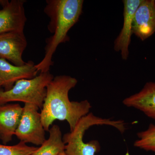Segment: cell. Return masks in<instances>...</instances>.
<instances>
[{"label":"cell","instance_id":"1","mask_svg":"<svg viewBox=\"0 0 155 155\" xmlns=\"http://www.w3.org/2000/svg\"><path fill=\"white\" fill-rule=\"evenodd\" d=\"M77 82L75 78L60 75L54 77L48 84L41 112L45 131H49L50 126L57 120L67 121L70 131H72L80 119L89 113L91 106L87 100L78 102L69 99V91Z\"/></svg>","mask_w":155,"mask_h":155},{"label":"cell","instance_id":"2","mask_svg":"<svg viewBox=\"0 0 155 155\" xmlns=\"http://www.w3.org/2000/svg\"><path fill=\"white\" fill-rule=\"evenodd\" d=\"M83 0H47L45 14L49 17L48 30L52 35L46 41L44 58L35 67L40 73L49 71L53 66V55L61 44L69 41L67 35L79 19L82 13Z\"/></svg>","mask_w":155,"mask_h":155},{"label":"cell","instance_id":"3","mask_svg":"<svg viewBox=\"0 0 155 155\" xmlns=\"http://www.w3.org/2000/svg\"><path fill=\"white\" fill-rule=\"evenodd\" d=\"M126 125L124 120L104 119L95 116L93 113H89L80 119L74 130L63 136L65 152L68 155H95L101 150L98 141L92 140L88 143L84 141V133L89 128L96 125H110L123 134L126 130Z\"/></svg>","mask_w":155,"mask_h":155},{"label":"cell","instance_id":"4","mask_svg":"<svg viewBox=\"0 0 155 155\" xmlns=\"http://www.w3.org/2000/svg\"><path fill=\"white\" fill-rule=\"evenodd\" d=\"M49 71L40 73L31 79H21L7 91L0 90V104L21 102L42 108L46 95L47 87L54 78Z\"/></svg>","mask_w":155,"mask_h":155},{"label":"cell","instance_id":"5","mask_svg":"<svg viewBox=\"0 0 155 155\" xmlns=\"http://www.w3.org/2000/svg\"><path fill=\"white\" fill-rule=\"evenodd\" d=\"M38 107L25 104L15 135L20 142L41 145L46 140L45 130Z\"/></svg>","mask_w":155,"mask_h":155},{"label":"cell","instance_id":"6","mask_svg":"<svg viewBox=\"0 0 155 155\" xmlns=\"http://www.w3.org/2000/svg\"><path fill=\"white\" fill-rule=\"evenodd\" d=\"M24 0H12L4 2L0 10V34L10 32H24L27 18Z\"/></svg>","mask_w":155,"mask_h":155},{"label":"cell","instance_id":"7","mask_svg":"<svg viewBox=\"0 0 155 155\" xmlns=\"http://www.w3.org/2000/svg\"><path fill=\"white\" fill-rule=\"evenodd\" d=\"M27 45L24 32H10L0 34V58L10 61L14 65L25 64L22 54Z\"/></svg>","mask_w":155,"mask_h":155},{"label":"cell","instance_id":"8","mask_svg":"<svg viewBox=\"0 0 155 155\" xmlns=\"http://www.w3.org/2000/svg\"><path fill=\"white\" fill-rule=\"evenodd\" d=\"M132 32L142 41L155 33V0H143L134 14Z\"/></svg>","mask_w":155,"mask_h":155},{"label":"cell","instance_id":"9","mask_svg":"<svg viewBox=\"0 0 155 155\" xmlns=\"http://www.w3.org/2000/svg\"><path fill=\"white\" fill-rule=\"evenodd\" d=\"M143 0H124L123 24L119 35L114 42V48L120 52L123 60H127L129 55V46L131 41L132 23L137 9Z\"/></svg>","mask_w":155,"mask_h":155},{"label":"cell","instance_id":"10","mask_svg":"<svg viewBox=\"0 0 155 155\" xmlns=\"http://www.w3.org/2000/svg\"><path fill=\"white\" fill-rule=\"evenodd\" d=\"M35 65L32 61H29L23 66H17L0 58V78L5 91L12 88L18 81L31 79L36 76L38 72Z\"/></svg>","mask_w":155,"mask_h":155},{"label":"cell","instance_id":"11","mask_svg":"<svg viewBox=\"0 0 155 155\" xmlns=\"http://www.w3.org/2000/svg\"><path fill=\"white\" fill-rule=\"evenodd\" d=\"M22 111L19 104H0V140L4 144L11 141L15 135Z\"/></svg>","mask_w":155,"mask_h":155},{"label":"cell","instance_id":"12","mask_svg":"<svg viewBox=\"0 0 155 155\" xmlns=\"http://www.w3.org/2000/svg\"><path fill=\"white\" fill-rule=\"evenodd\" d=\"M128 107L135 108L155 120V82H147L141 90L122 101Z\"/></svg>","mask_w":155,"mask_h":155},{"label":"cell","instance_id":"13","mask_svg":"<svg viewBox=\"0 0 155 155\" xmlns=\"http://www.w3.org/2000/svg\"><path fill=\"white\" fill-rule=\"evenodd\" d=\"M48 131V139L31 155H59L65 151V144L60 127L58 125H53Z\"/></svg>","mask_w":155,"mask_h":155},{"label":"cell","instance_id":"14","mask_svg":"<svg viewBox=\"0 0 155 155\" xmlns=\"http://www.w3.org/2000/svg\"><path fill=\"white\" fill-rule=\"evenodd\" d=\"M138 137L134 143L136 147L155 153V125L150 124L146 130L137 133Z\"/></svg>","mask_w":155,"mask_h":155},{"label":"cell","instance_id":"15","mask_svg":"<svg viewBox=\"0 0 155 155\" xmlns=\"http://www.w3.org/2000/svg\"><path fill=\"white\" fill-rule=\"evenodd\" d=\"M37 148L20 141L13 146L0 144V155H31Z\"/></svg>","mask_w":155,"mask_h":155},{"label":"cell","instance_id":"16","mask_svg":"<svg viewBox=\"0 0 155 155\" xmlns=\"http://www.w3.org/2000/svg\"><path fill=\"white\" fill-rule=\"evenodd\" d=\"M3 83L2 81V79H1V78H0V88H1V87L3 86Z\"/></svg>","mask_w":155,"mask_h":155},{"label":"cell","instance_id":"17","mask_svg":"<svg viewBox=\"0 0 155 155\" xmlns=\"http://www.w3.org/2000/svg\"><path fill=\"white\" fill-rule=\"evenodd\" d=\"M59 155H67V153H66V152H65V151L63 152H62Z\"/></svg>","mask_w":155,"mask_h":155},{"label":"cell","instance_id":"18","mask_svg":"<svg viewBox=\"0 0 155 155\" xmlns=\"http://www.w3.org/2000/svg\"><path fill=\"white\" fill-rule=\"evenodd\" d=\"M1 2H2V1H0V5H1Z\"/></svg>","mask_w":155,"mask_h":155}]
</instances>
